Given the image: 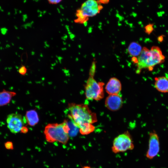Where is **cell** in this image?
I'll use <instances>...</instances> for the list:
<instances>
[{
	"label": "cell",
	"mask_w": 168,
	"mask_h": 168,
	"mask_svg": "<svg viewBox=\"0 0 168 168\" xmlns=\"http://www.w3.org/2000/svg\"><path fill=\"white\" fill-rule=\"evenodd\" d=\"M68 109L75 124L82 135H88L94 131L93 124L97 121L96 113L93 112L87 105L84 104L69 103Z\"/></svg>",
	"instance_id": "1"
},
{
	"label": "cell",
	"mask_w": 168,
	"mask_h": 168,
	"mask_svg": "<svg viewBox=\"0 0 168 168\" xmlns=\"http://www.w3.org/2000/svg\"><path fill=\"white\" fill-rule=\"evenodd\" d=\"M136 63V73L139 74L143 69L152 71L156 65L163 63L165 57L161 49L157 46H152L150 49L144 47L138 56Z\"/></svg>",
	"instance_id": "2"
},
{
	"label": "cell",
	"mask_w": 168,
	"mask_h": 168,
	"mask_svg": "<svg viewBox=\"0 0 168 168\" xmlns=\"http://www.w3.org/2000/svg\"><path fill=\"white\" fill-rule=\"evenodd\" d=\"M70 129L66 119L60 124H49L45 127L44 134L46 140L52 143L58 142L66 145L68 141Z\"/></svg>",
	"instance_id": "3"
},
{
	"label": "cell",
	"mask_w": 168,
	"mask_h": 168,
	"mask_svg": "<svg viewBox=\"0 0 168 168\" xmlns=\"http://www.w3.org/2000/svg\"><path fill=\"white\" fill-rule=\"evenodd\" d=\"M103 9V6L100 4L97 0H86L76 10V18L74 21L77 23L85 24L90 18L100 13Z\"/></svg>",
	"instance_id": "4"
},
{
	"label": "cell",
	"mask_w": 168,
	"mask_h": 168,
	"mask_svg": "<svg viewBox=\"0 0 168 168\" xmlns=\"http://www.w3.org/2000/svg\"><path fill=\"white\" fill-rule=\"evenodd\" d=\"M96 71L95 63H92L89 72V76L85 86V94L89 100H99L104 96V86L102 82H97L94 78Z\"/></svg>",
	"instance_id": "5"
},
{
	"label": "cell",
	"mask_w": 168,
	"mask_h": 168,
	"mask_svg": "<svg viewBox=\"0 0 168 168\" xmlns=\"http://www.w3.org/2000/svg\"><path fill=\"white\" fill-rule=\"evenodd\" d=\"M134 147L131 136L129 132L127 131L114 139L112 150L114 153H118L132 150Z\"/></svg>",
	"instance_id": "6"
},
{
	"label": "cell",
	"mask_w": 168,
	"mask_h": 168,
	"mask_svg": "<svg viewBox=\"0 0 168 168\" xmlns=\"http://www.w3.org/2000/svg\"><path fill=\"white\" fill-rule=\"evenodd\" d=\"M24 119L20 114H9L7 117V127L11 132L15 133L21 131L26 122Z\"/></svg>",
	"instance_id": "7"
},
{
	"label": "cell",
	"mask_w": 168,
	"mask_h": 168,
	"mask_svg": "<svg viewBox=\"0 0 168 168\" xmlns=\"http://www.w3.org/2000/svg\"><path fill=\"white\" fill-rule=\"evenodd\" d=\"M149 147L146 154V157L152 159L156 156L160 151L159 137L154 131L149 133Z\"/></svg>",
	"instance_id": "8"
},
{
	"label": "cell",
	"mask_w": 168,
	"mask_h": 168,
	"mask_svg": "<svg viewBox=\"0 0 168 168\" xmlns=\"http://www.w3.org/2000/svg\"><path fill=\"white\" fill-rule=\"evenodd\" d=\"M123 104L122 98L119 94L109 95L105 101L106 107L111 111H116L119 110Z\"/></svg>",
	"instance_id": "9"
},
{
	"label": "cell",
	"mask_w": 168,
	"mask_h": 168,
	"mask_svg": "<svg viewBox=\"0 0 168 168\" xmlns=\"http://www.w3.org/2000/svg\"><path fill=\"white\" fill-rule=\"evenodd\" d=\"M106 92L109 95L119 94L122 89L120 81L117 78H110L107 83L105 88Z\"/></svg>",
	"instance_id": "10"
},
{
	"label": "cell",
	"mask_w": 168,
	"mask_h": 168,
	"mask_svg": "<svg viewBox=\"0 0 168 168\" xmlns=\"http://www.w3.org/2000/svg\"><path fill=\"white\" fill-rule=\"evenodd\" d=\"M154 86L158 91L164 93H168V78L165 76L154 78Z\"/></svg>",
	"instance_id": "11"
},
{
	"label": "cell",
	"mask_w": 168,
	"mask_h": 168,
	"mask_svg": "<svg viewBox=\"0 0 168 168\" xmlns=\"http://www.w3.org/2000/svg\"><path fill=\"white\" fill-rule=\"evenodd\" d=\"M26 119L29 125H35L39 121V116L37 112L35 110L27 111L26 114Z\"/></svg>",
	"instance_id": "12"
},
{
	"label": "cell",
	"mask_w": 168,
	"mask_h": 168,
	"mask_svg": "<svg viewBox=\"0 0 168 168\" xmlns=\"http://www.w3.org/2000/svg\"><path fill=\"white\" fill-rule=\"evenodd\" d=\"M16 93L4 90L0 92V106L7 105L10 101L12 98L16 95Z\"/></svg>",
	"instance_id": "13"
},
{
	"label": "cell",
	"mask_w": 168,
	"mask_h": 168,
	"mask_svg": "<svg viewBox=\"0 0 168 168\" xmlns=\"http://www.w3.org/2000/svg\"><path fill=\"white\" fill-rule=\"evenodd\" d=\"M142 49L139 44L135 42H133L129 44L128 51L130 55L133 57H136L139 55Z\"/></svg>",
	"instance_id": "14"
},
{
	"label": "cell",
	"mask_w": 168,
	"mask_h": 168,
	"mask_svg": "<svg viewBox=\"0 0 168 168\" xmlns=\"http://www.w3.org/2000/svg\"><path fill=\"white\" fill-rule=\"evenodd\" d=\"M145 31L146 33L149 35L153 30V24H149L144 27Z\"/></svg>",
	"instance_id": "15"
},
{
	"label": "cell",
	"mask_w": 168,
	"mask_h": 168,
	"mask_svg": "<svg viewBox=\"0 0 168 168\" xmlns=\"http://www.w3.org/2000/svg\"><path fill=\"white\" fill-rule=\"evenodd\" d=\"M27 71V68L26 67L24 66H21L19 69V72L21 75H25Z\"/></svg>",
	"instance_id": "16"
},
{
	"label": "cell",
	"mask_w": 168,
	"mask_h": 168,
	"mask_svg": "<svg viewBox=\"0 0 168 168\" xmlns=\"http://www.w3.org/2000/svg\"><path fill=\"white\" fill-rule=\"evenodd\" d=\"M48 3L51 5H57L60 3L63 0H47Z\"/></svg>",
	"instance_id": "17"
},
{
	"label": "cell",
	"mask_w": 168,
	"mask_h": 168,
	"mask_svg": "<svg viewBox=\"0 0 168 168\" xmlns=\"http://www.w3.org/2000/svg\"><path fill=\"white\" fill-rule=\"evenodd\" d=\"M98 3L102 5L108 4L110 0H97Z\"/></svg>",
	"instance_id": "18"
},
{
	"label": "cell",
	"mask_w": 168,
	"mask_h": 168,
	"mask_svg": "<svg viewBox=\"0 0 168 168\" xmlns=\"http://www.w3.org/2000/svg\"><path fill=\"white\" fill-rule=\"evenodd\" d=\"M28 131V129L26 127H23L22 128L21 131L23 133H26Z\"/></svg>",
	"instance_id": "19"
},
{
	"label": "cell",
	"mask_w": 168,
	"mask_h": 168,
	"mask_svg": "<svg viewBox=\"0 0 168 168\" xmlns=\"http://www.w3.org/2000/svg\"><path fill=\"white\" fill-rule=\"evenodd\" d=\"M163 40V38L162 37V38H161V37L160 36V37H159L158 38V40L159 41H160V42H161L162 41V40Z\"/></svg>",
	"instance_id": "20"
},
{
	"label": "cell",
	"mask_w": 168,
	"mask_h": 168,
	"mask_svg": "<svg viewBox=\"0 0 168 168\" xmlns=\"http://www.w3.org/2000/svg\"><path fill=\"white\" fill-rule=\"evenodd\" d=\"M83 168H91V167L88 166H84Z\"/></svg>",
	"instance_id": "21"
}]
</instances>
